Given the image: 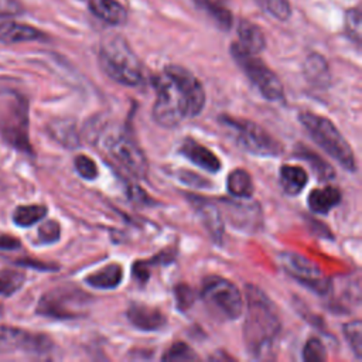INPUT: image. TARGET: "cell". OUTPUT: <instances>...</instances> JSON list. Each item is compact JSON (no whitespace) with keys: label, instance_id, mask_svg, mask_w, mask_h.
I'll return each instance as SVG.
<instances>
[{"label":"cell","instance_id":"1","mask_svg":"<svg viewBox=\"0 0 362 362\" xmlns=\"http://www.w3.org/2000/svg\"><path fill=\"white\" fill-rule=\"evenodd\" d=\"M153 119L161 127H175L182 120L198 116L205 106L201 82L184 66L167 65L163 74L153 78Z\"/></svg>","mask_w":362,"mask_h":362},{"label":"cell","instance_id":"2","mask_svg":"<svg viewBox=\"0 0 362 362\" xmlns=\"http://www.w3.org/2000/svg\"><path fill=\"white\" fill-rule=\"evenodd\" d=\"M246 317L243 322V342L253 359H272L276 356L281 332V321L272 300L255 284H247Z\"/></svg>","mask_w":362,"mask_h":362},{"label":"cell","instance_id":"3","mask_svg":"<svg viewBox=\"0 0 362 362\" xmlns=\"http://www.w3.org/2000/svg\"><path fill=\"white\" fill-rule=\"evenodd\" d=\"M99 65L115 82L137 86L143 82V66L127 41L120 35H107L99 47Z\"/></svg>","mask_w":362,"mask_h":362},{"label":"cell","instance_id":"4","mask_svg":"<svg viewBox=\"0 0 362 362\" xmlns=\"http://www.w3.org/2000/svg\"><path fill=\"white\" fill-rule=\"evenodd\" d=\"M298 119L314 143L331 158H334L344 170L349 173L356 171V160L351 146L329 119L311 112H301Z\"/></svg>","mask_w":362,"mask_h":362},{"label":"cell","instance_id":"5","mask_svg":"<svg viewBox=\"0 0 362 362\" xmlns=\"http://www.w3.org/2000/svg\"><path fill=\"white\" fill-rule=\"evenodd\" d=\"M219 123L235 144L249 154L272 157L283 153L280 141L252 120L223 115L219 116Z\"/></svg>","mask_w":362,"mask_h":362},{"label":"cell","instance_id":"6","mask_svg":"<svg viewBox=\"0 0 362 362\" xmlns=\"http://www.w3.org/2000/svg\"><path fill=\"white\" fill-rule=\"evenodd\" d=\"M199 296L208 313L219 321H235L243 310V298L238 287L221 277L208 276L202 280Z\"/></svg>","mask_w":362,"mask_h":362},{"label":"cell","instance_id":"7","mask_svg":"<svg viewBox=\"0 0 362 362\" xmlns=\"http://www.w3.org/2000/svg\"><path fill=\"white\" fill-rule=\"evenodd\" d=\"M90 297L74 286H61L47 291L38 301L37 313L45 317L68 320L83 315Z\"/></svg>","mask_w":362,"mask_h":362},{"label":"cell","instance_id":"8","mask_svg":"<svg viewBox=\"0 0 362 362\" xmlns=\"http://www.w3.org/2000/svg\"><path fill=\"white\" fill-rule=\"evenodd\" d=\"M230 54L235 62L240 66L249 81L257 88L262 96L267 100H283L284 88L279 76L256 55L246 52L239 44H232Z\"/></svg>","mask_w":362,"mask_h":362},{"label":"cell","instance_id":"9","mask_svg":"<svg viewBox=\"0 0 362 362\" xmlns=\"http://www.w3.org/2000/svg\"><path fill=\"white\" fill-rule=\"evenodd\" d=\"M103 148L132 177L146 178L147 158L129 133L124 130L110 132L103 140Z\"/></svg>","mask_w":362,"mask_h":362},{"label":"cell","instance_id":"10","mask_svg":"<svg viewBox=\"0 0 362 362\" xmlns=\"http://www.w3.org/2000/svg\"><path fill=\"white\" fill-rule=\"evenodd\" d=\"M284 272L311 291L325 296L331 291V281L324 276L318 264L296 252H283L279 256Z\"/></svg>","mask_w":362,"mask_h":362},{"label":"cell","instance_id":"11","mask_svg":"<svg viewBox=\"0 0 362 362\" xmlns=\"http://www.w3.org/2000/svg\"><path fill=\"white\" fill-rule=\"evenodd\" d=\"M228 222L245 233L256 232L262 225V211L257 202L222 199Z\"/></svg>","mask_w":362,"mask_h":362},{"label":"cell","instance_id":"12","mask_svg":"<svg viewBox=\"0 0 362 362\" xmlns=\"http://www.w3.org/2000/svg\"><path fill=\"white\" fill-rule=\"evenodd\" d=\"M51 346H52V342L45 335L31 334L20 328L0 325V348H6V349L18 348L27 352L42 354V352H48Z\"/></svg>","mask_w":362,"mask_h":362},{"label":"cell","instance_id":"13","mask_svg":"<svg viewBox=\"0 0 362 362\" xmlns=\"http://www.w3.org/2000/svg\"><path fill=\"white\" fill-rule=\"evenodd\" d=\"M27 106L24 100H17L13 103L11 109L7 110V115L3 116L1 129L4 137L18 148H30L28 136H27Z\"/></svg>","mask_w":362,"mask_h":362},{"label":"cell","instance_id":"14","mask_svg":"<svg viewBox=\"0 0 362 362\" xmlns=\"http://www.w3.org/2000/svg\"><path fill=\"white\" fill-rule=\"evenodd\" d=\"M189 201L195 208L198 216L201 218L202 225L205 226L211 239L215 243H221L225 232V223H223V218L219 206L205 198L195 197V195H192Z\"/></svg>","mask_w":362,"mask_h":362},{"label":"cell","instance_id":"15","mask_svg":"<svg viewBox=\"0 0 362 362\" xmlns=\"http://www.w3.org/2000/svg\"><path fill=\"white\" fill-rule=\"evenodd\" d=\"M126 317L140 331H158L167 324L165 315L157 307L143 303H132L126 311Z\"/></svg>","mask_w":362,"mask_h":362},{"label":"cell","instance_id":"16","mask_svg":"<svg viewBox=\"0 0 362 362\" xmlns=\"http://www.w3.org/2000/svg\"><path fill=\"white\" fill-rule=\"evenodd\" d=\"M180 153L187 157L192 164L209 173H218L222 167L215 153H212L208 147L191 137L182 140V143L180 144Z\"/></svg>","mask_w":362,"mask_h":362},{"label":"cell","instance_id":"17","mask_svg":"<svg viewBox=\"0 0 362 362\" xmlns=\"http://www.w3.org/2000/svg\"><path fill=\"white\" fill-rule=\"evenodd\" d=\"M44 38V34L35 27L17 23L10 17H0V41L6 44L35 41Z\"/></svg>","mask_w":362,"mask_h":362},{"label":"cell","instance_id":"18","mask_svg":"<svg viewBox=\"0 0 362 362\" xmlns=\"http://www.w3.org/2000/svg\"><path fill=\"white\" fill-rule=\"evenodd\" d=\"M239 45L246 52L257 55L266 47V37L259 25L249 20H240L238 24Z\"/></svg>","mask_w":362,"mask_h":362},{"label":"cell","instance_id":"19","mask_svg":"<svg viewBox=\"0 0 362 362\" xmlns=\"http://www.w3.org/2000/svg\"><path fill=\"white\" fill-rule=\"evenodd\" d=\"M308 208L318 215H327L341 202V191L337 187L325 185L315 188L308 195Z\"/></svg>","mask_w":362,"mask_h":362},{"label":"cell","instance_id":"20","mask_svg":"<svg viewBox=\"0 0 362 362\" xmlns=\"http://www.w3.org/2000/svg\"><path fill=\"white\" fill-rule=\"evenodd\" d=\"M89 10L102 21L119 25L127 20V11L117 0H90Z\"/></svg>","mask_w":362,"mask_h":362},{"label":"cell","instance_id":"21","mask_svg":"<svg viewBox=\"0 0 362 362\" xmlns=\"http://www.w3.org/2000/svg\"><path fill=\"white\" fill-rule=\"evenodd\" d=\"M123 280V269L119 263H110L85 277L86 284L96 290L116 288Z\"/></svg>","mask_w":362,"mask_h":362},{"label":"cell","instance_id":"22","mask_svg":"<svg viewBox=\"0 0 362 362\" xmlns=\"http://www.w3.org/2000/svg\"><path fill=\"white\" fill-rule=\"evenodd\" d=\"M307 171L300 165L284 164L279 171V181L281 189L287 195H298L307 185Z\"/></svg>","mask_w":362,"mask_h":362},{"label":"cell","instance_id":"23","mask_svg":"<svg viewBox=\"0 0 362 362\" xmlns=\"http://www.w3.org/2000/svg\"><path fill=\"white\" fill-rule=\"evenodd\" d=\"M304 75L310 83L317 88H325L329 83L331 75L325 58L320 54H310L304 62Z\"/></svg>","mask_w":362,"mask_h":362},{"label":"cell","instance_id":"24","mask_svg":"<svg viewBox=\"0 0 362 362\" xmlns=\"http://www.w3.org/2000/svg\"><path fill=\"white\" fill-rule=\"evenodd\" d=\"M198 8L205 11L214 23L223 31H228L233 24V16L225 0H194Z\"/></svg>","mask_w":362,"mask_h":362},{"label":"cell","instance_id":"25","mask_svg":"<svg viewBox=\"0 0 362 362\" xmlns=\"http://www.w3.org/2000/svg\"><path fill=\"white\" fill-rule=\"evenodd\" d=\"M226 189L238 199H247L252 197L255 189L252 177L243 168H235L228 174Z\"/></svg>","mask_w":362,"mask_h":362},{"label":"cell","instance_id":"26","mask_svg":"<svg viewBox=\"0 0 362 362\" xmlns=\"http://www.w3.org/2000/svg\"><path fill=\"white\" fill-rule=\"evenodd\" d=\"M298 147H300V148H298V151H297V156H298L300 158L305 160V161L310 164V167L313 168V171L315 173V175H317L320 180L327 181V180L334 178L335 173H334L332 167H331L327 161H324L320 156H317L314 151L308 150L307 147H304V146H298Z\"/></svg>","mask_w":362,"mask_h":362},{"label":"cell","instance_id":"27","mask_svg":"<svg viewBox=\"0 0 362 362\" xmlns=\"http://www.w3.org/2000/svg\"><path fill=\"white\" fill-rule=\"evenodd\" d=\"M47 215V206L45 205H21L17 206L13 214V221L18 226H31L41 221Z\"/></svg>","mask_w":362,"mask_h":362},{"label":"cell","instance_id":"28","mask_svg":"<svg viewBox=\"0 0 362 362\" xmlns=\"http://www.w3.org/2000/svg\"><path fill=\"white\" fill-rule=\"evenodd\" d=\"M345 339L358 361L362 359V322L361 320H352L344 324Z\"/></svg>","mask_w":362,"mask_h":362},{"label":"cell","instance_id":"29","mask_svg":"<svg viewBox=\"0 0 362 362\" xmlns=\"http://www.w3.org/2000/svg\"><path fill=\"white\" fill-rule=\"evenodd\" d=\"M24 273L10 269H0V294L11 296L24 283Z\"/></svg>","mask_w":362,"mask_h":362},{"label":"cell","instance_id":"30","mask_svg":"<svg viewBox=\"0 0 362 362\" xmlns=\"http://www.w3.org/2000/svg\"><path fill=\"white\" fill-rule=\"evenodd\" d=\"M266 13L280 21L288 20L291 16V7L288 0H255Z\"/></svg>","mask_w":362,"mask_h":362},{"label":"cell","instance_id":"31","mask_svg":"<svg viewBox=\"0 0 362 362\" xmlns=\"http://www.w3.org/2000/svg\"><path fill=\"white\" fill-rule=\"evenodd\" d=\"M345 30L346 34L354 40L356 44L361 42V31H362V14L361 7L356 6L349 8L345 14Z\"/></svg>","mask_w":362,"mask_h":362},{"label":"cell","instance_id":"32","mask_svg":"<svg viewBox=\"0 0 362 362\" xmlns=\"http://www.w3.org/2000/svg\"><path fill=\"white\" fill-rule=\"evenodd\" d=\"M51 129L54 137H57L61 143L66 146H75L78 143L75 126L68 120H58L54 124H51Z\"/></svg>","mask_w":362,"mask_h":362},{"label":"cell","instance_id":"33","mask_svg":"<svg viewBox=\"0 0 362 362\" xmlns=\"http://www.w3.org/2000/svg\"><path fill=\"white\" fill-rule=\"evenodd\" d=\"M163 361H195L198 355L185 342L173 344L161 356Z\"/></svg>","mask_w":362,"mask_h":362},{"label":"cell","instance_id":"34","mask_svg":"<svg viewBox=\"0 0 362 362\" xmlns=\"http://www.w3.org/2000/svg\"><path fill=\"white\" fill-rule=\"evenodd\" d=\"M301 356L307 362H321L327 359V351L318 338H310L303 348Z\"/></svg>","mask_w":362,"mask_h":362},{"label":"cell","instance_id":"35","mask_svg":"<svg viewBox=\"0 0 362 362\" xmlns=\"http://www.w3.org/2000/svg\"><path fill=\"white\" fill-rule=\"evenodd\" d=\"M75 170L76 173L83 178V180H88V181H93L95 178H98L99 175V170H98V165L96 163L85 156V154H79L75 157Z\"/></svg>","mask_w":362,"mask_h":362},{"label":"cell","instance_id":"36","mask_svg":"<svg viewBox=\"0 0 362 362\" xmlns=\"http://www.w3.org/2000/svg\"><path fill=\"white\" fill-rule=\"evenodd\" d=\"M61 228L57 221H45L38 228V239L41 243H54L59 239Z\"/></svg>","mask_w":362,"mask_h":362},{"label":"cell","instance_id":"37","mask_svg":"<svg viewBox=\"0 0 362 362\" xmlns=\"http://www.w3.org/2000/svg\"><path fill=\"white\" fill-rule=\"evenodd\" d=\"M175 298H177L178 308L187 310L194 303V291L188 286L180 284L175 288Z\"/></svg>","mask_w":362,"mask_h":362},{"label":"cell","instance_id":"38","mask_svg":"<svg viewBox=\"0 0 362 362\" xmlns=\"http://www.w3.org/2000/svg\"><path fill=\"white\" fill-rule=\"evenodd\" d=\"M24 11L18 0H0V17H16Z\"/></svg>","mask_w":362,"mask_h":362},{"label":"cell","instance_id":"39","mask_svg":"<svg viewBox=\"0 0 362 362\" xmlns=\"http://www.w3.org/2000/svg\"><path fill=\"white\" fill-rule=\"evenodd\" d=\"M20 245V242L14 238L10 236H0V249L1 250H13L14 247H17Z\"/></svg>","mask_w":362,"mask_h":362},{"label":"cell","instance_id":"40","mask_svg":"<svg viewBox=\"0 0 362 362\" xmlns=\"http://www.w3.org/2000/svg\"><path fill=\"white\" fill-rule=\"evenodd\" d=\"M0 310H1V305H0Z\"/></svg>","mask_w":362,"mask_h":362}]
</instances>
